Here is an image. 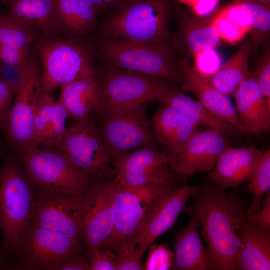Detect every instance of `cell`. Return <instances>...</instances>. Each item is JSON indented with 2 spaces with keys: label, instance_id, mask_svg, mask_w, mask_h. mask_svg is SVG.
I'll return each mask as SVG.
<instances>
[{
  "label": "cell",
  "instance_id": "1",
  "mask_svg": "<svg viewBox=\"0 0 270 270\" xmlns=\"http://www.w3.org/2000/svg\"><path fill=\"white\" fill-rule=\"evenodd\" d=\"M192 198L193 204L184 210L200 220L212 270H238L240 226L250 202L209 180L197 186Z\"/></svg>",
  "mask_w": 270,
  "mask_h": 270
},
{
  "label": "cell",
  "instance_id": "2",
  "mask_svg": "<svg viewBox=\"0 0 270 270\" xmlns=\"http://www.w3.org/2000/svg\"><path fill=\"white\" fill-rule=\"evenodd\" d=\"M176 0H126L104 16L95 36L172 48L170 22Z\"/></svg>",
  "mask_w": 270,
  "mask_h": 270
},
{
  "label": "cell",
  "instance_id": "3",
  "mask_svg": "<svg viewBox=\"0 0 270 270\" xmlns=\"http://www.w3.org/2000/svg\"><path fill=\"white\" fill-rule=\"evenodd\" d=\"M92 42L96 57L109 66L182 83L184 58L173 48L96 36Z\"/></svg>",
  "mask_w": 270,
  "mask_h": 270
},
{
  "label": "cell",
  "instance_id": "4",
  "mask_svg": "<svg viewBox=\"0 0 270 270\" xmlns=\"http://www.w3.org/2000/svg\"><path fill=\"white\" fill-rule=\"evenodd\" d=\"M34 44L42 64V92H52L74 80L97 72L94 50L87 38L38 36Z\"/></svg>",
  "mask_w": 270,
  "mask_h": 270
},
{
  "label": "cell",
  "instance_id": "5",
  "mask_svg": "<svg viewBox=\"0 0 270 270\" xmlns=\"http://www.w3.org/2000/svg\"><path fill=\"white\" fill-rule=\"evenodd\" d=\"M37 199L36 189L16 162L6 158L0 167V227L4 246L19 254Z\"/></svg>",
  "mask_w": 270,
  "mask_h": 270
},
{
  "label": "cell",
  "instance_id": "6",
  "mask_svg": "<svg viewBox=\"0 0 270 270\" xmlns=\"http://www.w3.org/2000/svg\"><path fill=\"white\" fill-rule=\"evenodd\" d=\"M40 198L58 193L86 192L94 181L64 154L51 148L14 150Z\"/></svg>",
  "mask_w": 270,
  "mask_h": 270
},
{
  "label": "cell",
  "instance_id": "7",
  "mask_svg": "<svg viewBox=\"0 0 270 270\" xmlns=\"http://www.w3.org/2000/svg\"><path fill=\"white\" fill-rule=\"evenodd\" d=\"M114 223L104 248L121 242L136 240L161 200L176 188L174 182L152 184L130 188L112 182Z\"/></svg>",
  "mask_w": 270,
  "mask_h": 270
},
{
  "label": "cell",
  "instance_id": "8",
  "mask_svg": "<svg viewBox=\"0 0 270 270\" xmlns=\"http://www.w3.org/2000/svg\"><path fill=\"white\" fill-rule=\"evenodd\" d=\"M42 69L34 46L28 57L22 79L4 126L2 130L13 150H30L39 148L35 136L34 116L42 92Z\"/></svg>",
  "mask_w": 270,
  "mask_h": 270
},
{
  "label": "cell",
  "instance_id": "9",
  "mask_svg": "<svg viewBox=\"0 0 270 270\" xmlns=\"http://www.w3.org/2000/svg\"><path fill=\"white\" fill-rule=\"evenodd\" d=\"M98 74L102 96L95 112L100 116L150 100L160 102L172 88L164 79L112 66Z\"/></svg>",
  "mask_w": 270,
  "mask_h": 270
},
{
  "label": "cell",
  "instance_id": "10",
  "mask_svg": "<svg viewBox=\"0 0 270 270\" xmlns=\"http://www.w3.org/2000/svg\"><path fill=\"white\" fill-rule=\"evenodd\" d=\"M76 121L66 128L54 148L64 154L95 182H102L115 174L110 166V158L92 114Z\"/></svg>",
  "mask_w": 270,
  "mask_h": 270
},
{
  "label": "cell",
  "instance_id": "11",
  "mask_svg": "<svg viewBox=\"0 0 270 270\" xmlns=\"http://www.w3.org/2000/svg\"><path fill=\"white\" fill-rule=\"evenodd\" d=\"M101 116L97 128L110 160L138 147L152 144L155 136L151 132L144 104L117 110Z\"/></svg>",
  "mask_w": 270,
  "mask_h": 270
},
{
  "label": "cell",
  "instance_id": "12",
  "mask_svg": "<svg viewBox=\"0 0 270 270\" xmlns=\"http://www.w3.org/2000/svg\"><path fill=\"white\" fill-rule=\"evenodd\" d=\"M82 248V244L70 237L30 224L20 244L18 268L62 270Z\"/></svg>",
  "mask_w": 270,
  "mask_h": 270
},
{
  "label": "cell",
  "instance_id": "13",
  "mask_svg": "<svg viewBox=\"0 0 270 270\" xmlns=\"http://www.w3.org/2000/svg\"><path fill=\"white\" fill-rule=\"evenodd\" d=\"M168 155L167 150L150 144L119 156L112 160L114 181L130 188L175 182L176 173L168 164Z\"/></svg>",
  "mask_w": 270,
  "mask_h": 270
},
{
  "label": "cell",
  "instance_id": "14",
  "mask_svg": "<svg viewBox=\"0 0 270 270\" xmlns=\"http://www.w3.org/2000/svg\"><path fill=\"white\" fill-rule=\"evenodd\" d=\"M86 193H58L37 198L30 224L84 244L83 214Z\"/></svg>",
  "mask_w": 270,
  "mask_h": 270
},
{
  "label": "cell",
  "instance_id": "15",
  "mask_svg": "<svg viewBox=\"0 0 270 270\" xmlns=\"http://www.w3.org/2000/svg\"><path fill=\"white\" fill-rule=\"evenodd\" d=\"M114 223L112 182H94L86 193L83 214L84 244L90 258L104 248Z\"/></svg>",
  "mask_w": 270,
  "mask_h": 270
},
{
  "label": "cell",
  "instance_id": "16",
  "mask_svg": "<svg viewBox=\"0 0 270 270\" xmlns=\"http://www.w3.org/2000/svg\"><path fill=\"white\" fill-rule=\"evenodd\" d=\"M228 144L220 131L208 128L198 130L176 152L168 154V162L177 174L184 178L214 169Z\"/></svg>",
  "mask_w": 270,
  "mask_h": 270
},
{
  "label": "cell",
  "instance_id": "17",
  "mask_svg": "<svg viewBox=\"0 0 270 270\" xmlns=\"http://www.w3.org/2000/svg\"><path fill=\"white\" fill-rule=\"evenodd\" d=\"M174 18L176 29L172 34V46L182 58L188 60L200 51L220 45L221 39L212 25L211 14L196 16L177 2Z\"/></svg>",
  "mask_w": 270,
  "mask_h": 270
},
{
  "label": "cell",
  "instance_id": "18",
  "mask_svg": "<svg viewBox=\"0 0 270 270\" xmlns=\"http://www.w3.org/2000/svg\"><path fill=\"white\" fill-rule=\"evenodd\" d=\"M263 154L254 146H228L218 158L208 180L226 190L236 188L245 182H250Z\"/></svg>",
  "mask_w": 270,
  "mask_h": 270
},
{
  "label": "cell",
  "instance_id": "19",
  "mask_svg": "<svg viewBox=\"0 0 270 270\" xmlns=\"http://www.w3.org/2000/svg\"><path fill=\"white\" fill-rule=\"evenodd\" d=\"M196 188L190 186L176 187L161 200L136 240L142 254L156 239L172 228Z\"/></svg>",
  "mask_w": 270,
  "mask_h": 270
},
{
  "label": "cell",
  "instance_id": "20",
  "mask_svg": "<svg viewBox=\"0 0 270 270\" xmlns=\"http://www.w3.org/2000/svg\"><path fill=\"white\" fill-rule=\"evenodd\" d=\"M243 134L268 133L270 130V103L253 76H247L233 96Z\"/></svg>",
  "mask_w": 270,
  "mask_h": 270
},
{
  "label": "cell",
  "instance_id": "21",
  "mask_svg": "<svg viewBox=\"0 0 270 270\" xmlns=\"http://www.w3.org/2000/svg\"><path fill=\"white\" fill-rule=\"evenodd\" d=\"M180 85L182 90L192 93L209 110L240 131L238 114L230 97L214 88L186 58H184L182 62V82Z\"/></svg>",
  "mask_w": 270,
  "mask_h": 270
},
{
  "label": "cell",
  "instance_id": "22",
  "mask_svg": "<svg viewBox=\"0 0 270 270\" xmlns=\"http://www.w3.org/2000/svg\"><path fill=\"white\" fill-rule=\"evenodd\" d=\"M38 34L0 10V62L22 68Z\"/></svg>",
  "mask_w": 270,
  "mask_h": 270
},
{
  "label": "cell",
  "instance_id": "23",
  "mask_svg": "<svg viewBox=\"0 0 270 270\" xmlns=\"http://www.w3.org/2000/svg\"><path fill=\"white\" fill-rule=\"evenodd\" d=\"M56 0H0V2L10 16L34 28L38 36L46 37L60 35L56 20Z\"/></svg>",
  "mask_w": 270,
  "mask_h": 270
},
{
  "label": "cell",
  "instance_id": "24",
  "mask_svg": "<svg viewBox=\"0 0 270 270\" xmlns=\"http://www.w3.org/2000/svg\"><path fill=\"white\" fill-rule=\"evenodd\" d=\"M238 270H270V229L244 216L240 228Z\"/></svg>",
  "mask_w": 270,
  "mask_h": 270
},
{
  "label": "cell",
  "instance_id": "25",
  "mask_svg": "<svg viewBox=\"0 0 270 270\" xmlns=\"http://www.w3.org/2000/svg\"><path fill=\"white\" fill-rule=\"evenodd\" d=\"M102 96V90L97 72L62 86L58 99L66 108L68 117L78 120L95 112Z\"/></svg>",
  "mask_w": 270,
  "mask_h": 270
},
{
  "label": "cell",
  "instance_id": "26",
  "mask_svg": "<svg viewBox=\"0 0 270 270\" xmlns=\"http://www.w3.org/2000/svg\"><path fill=\"white\" fill-rule=\"evenodd\" d=\"M190 220L184 228L176 234L174 240L173 266L175 270H212L206 248L198 232V218L189 214Z\"/></svg>",
  "mask_w": 270,
  "mask_h": 270
},
{
  "label": "cell",
  "instance_id": "27",
  "mask_svg": "<svg viewBox=\"0 0 270 270\" xmlns=\"http://www.w3.org/2000/svg\"><path fill=\"white\" fill-rule=\"evenodd\" d=\"M150 124L155 137L168 154L176 152L198 130V126L164 104L154 112Z\"/></svg>",
  "mask_w": 270,
  "mask_h": 270
},
{
  "label": "cell",
  "instance_id": "28",
  "mask_svg": "<svg viewBox=\"0 0 270 270\" xmlns=\"http://www.w3.org/2000/svg\"><path fill=\"white\" fill-rule=\"evenodd\" d=\"M56 16L60 35L79 39L93 30L98 14L86 0H57Z\"/></svg>",
  "mask_w": 270,
  "mask_h": 270
},
{
  "label": "cell",
  "instance_id": "29",
  "mask_svg": "<svg viewBox=\"0 0 270 270\" xmlns=\"http://www.w3.org/2000/svg\"><path fill=\"white\" fill-rule=\"evenodd\" d=\"M160 102L197 126H204L231 136L240 132L236 127L214 114L198 100L192 99L175 88H172Z\"/></svg>",
  "mask_w": 270,
  "mask_h": 270
},
{
  "label": "cell",
  "instance_id": "30",
  "mask_svg": "<svg viewBox=\"0 0 270 270\" xmlns=\"http://www.w3.org/2000/svg\"><path fill=\"white\" fill-rule=\"evenodd\" d=\"M250 38L241 44L236 52L218 70L206 78L214 88L230 97L248 76L249 59L252 54Z\"/></svg>",
  "mask_w": 270,
  "mask_h": 270
},
{
  "label": "cell",
  "instance_id": "31",
  "mask_svg": "<svg viewBox=\"0 0 270 270\" xmlns=\"http://www.w3.org/2000/svg\"><path fill=\"white\" fill-rule=\"evenodd\" d=\"M212 22L221 40L235 44L250 31V18L241 7L230 4L218 7L211 14Z\"/></svg>",
  "mask_w": 270,
  "mask_h": 270
},
{
  "label": "cell",
  "instance_id": "32",
  "mask_svg": "<svg viewBox=\"0 0 270 270\" xmlns=\"http://www.w3.org/2000/svg\"><path fill=\"white\" fill-rule=\"evenodd\" d=\"M232 3L244 10L250 18L252 54L256 56L260 45L270 34V8L256 0H231Z\"/></svg>",
  "mask_w": 270,
  "mask_h": 270
},
{
  "label": "cell",
  "instance_id": "33",
  "mask_svg": "<svg viewBox=\"0 0 270 270\" xmlns=\"http://www.w3.org/2000/svg\"><path fill=\"white\" fill-rule=\"evenodd\" d=\"M248 194H253L252 202L244 212V216L250 218L260 210L262 198L270 190V150L264 152L254 175L246 186Z\"/></svg>",
  "mask_w": 270,
  "mask_h": 270
},
{
  "label": "cell",
  "instance_id": "34",
  "mask_svg": "<svg viewBox=\"0 0 270 270\" xmlns=\"http://www.w3.org/2000/svg\"><path fill=\"white\" fill-rule=\"evenodd\" d=\"M56 100L52 92H41L34 116V129L36 143L44 146L48 137L52 118Z\"/></svg>",
  "mask_w": 270,
  "mask_h": 270
},
{
  "label": "cell",
  "instance_id": "35",
  "mask_svg": "<svg viewBox=\"0 0 270 270\" xmlns=\"http://www.w3.org/2000/svg\"><path fill=\"white\" fill-rule=\"evenodd\" d=\"M112 250L115 252L116 270H144L142 254L135 240L121 242Z\"/></svg>",
  "mask_w": 270,
  "mask_h": 270
},
{
  "label": "cell",
  "instance_id": "36",
  "mask_svg": "<svg viewBox=\"0 0 270 270\" xmlns=\"http://www.w3.org/2000/svg\"><path fill=\"white\" fill-rule=\"evenodd\" d=\"M144 270H169L173 266V252L166 243L151 244Z\"/></svg>",
  "mask_w": 270,
  "mask_h": 270
},
{
  "label": "cell",
  "instance_id": "37",
  "mask_svg": "<svg viewBox=\"0 0 270 270\" xmlns=\"http://www.w3.org/2000/svg\"><path fill=\"white\" fill-rule=\"evenodd\" d=\"M68 117L66 108L58 99L54 105L50 130L43 146L54 148L58 144L67 128L66 121Z\"/></svg>",
  "mask_w": 270,
  "mask_h": 270
},
{
  "label": "cell",
  "instance_id": "38",
  "mask_svg": "<svg viewBox=\"0 0 270 270\" xmlns=\"http://www.w3.org/2000/svg\"><path fill=\"white\" fill-rule=\"evenodd\" d=\"M256 80L267 101L270 103V48L268 44L258 58L251 74Z\"/></svg>",
  "mask_w": 270,
  "mask_h": 270
},
{
  "label": "cell",
  "instance_id": "39",
  "mask_svg": "<svg viewBox=\"0 0 270 270\" xmlns=\"http://www.w3.org/2000/svg\"><path fill=\"white\" fill-rule=\"evenodd\" d=\"M194 68L202 76L208 78L214 74L221 64V58L215 48L200 51L193 56Z\"/></svg>",
  "mask_w": 270,
  "mask_h": 270
},
{
  "label": "cell",
  "instance_id": "40",
  "mask_svg": "<svg viewBox=\"0 0 270 270\" xmlns=\"http://www.w3.org/2000/svg\"><path fill=\"white\" fill-rule=\"evenodd\" d=\"M15 93V88L0 76V130H1L4 126L12 107Z\"/></svg>",
  "mask_w": 270,
  "mask_h": 270
},
{
  "label": "cell",
  "instance_id": "41",
  "mask_svg": "<svg viewBox=\"0 0 270 270\" xmlns=\"http://www.w3.org/2000/svg\"><path fill=\"white\" fill-rule=\"evenodd\" d=\"M115 254L110 248H104L94 253L90 258V270H116Z\"/></svg>",
  "mask_w": 270,
  "mask_h": 270
},
{
  "label": "cell",
  "instance_id": "42",
  "mask_svg": "<svg viewBox=\"0 0 270 270\" xmlns=\"http://www.w3.org/2000/svg\"><path fill=\"white\" fill-rule=\"evenodd\" d=\"M23 70L24 68H20L0 62V76L12 86L16 91L22 79Z\"/></svg>",
  "mask_w": 270,
  "mask_h": 270
},
{
  "label": "cell",
  "instance_id": "43",
  "mask_svg": "<svg viewBox=\"0 0 270 270\" xmlns=\"http://www.w3.org/2000/svg\"><path fill=\"white\" fill-rule=\"evenodd\" d=\"M246 217V216H245ZM260 226L270 229V192L265 196L262 209L253 216L248 218Z\"/></svg>",
  "mask_w": 270,
  "mask_h": 270
},
{
  "label": "cell",
  "instance_id": "44",
  "mask_svg": "<svg viewBox=\"0 0 270 270\" xmlns=\"http://www.w3.org/2000/svg\"><path fill=\"white\" fill-rule=\"evenodd\" d=\"M98 15L106 16L116 10L126 0H86Z\"/></svg>",
  "mask_w": 270,
  "mask_h": 270
},
{
  "label": "cell",
  "instance_id": "45",
  "mask_svg": "<svg viewBox=\"0 0 270 270\" xmlns=\"http://www.w3.org/2000/svg\"><path fill=\"white\" fill-rule=\"evenodd\" d=\"M90 270V257L86 252H80L73 256L62 268V270Z\"/></svg>",
  "mask_w": 270,
  "mask_h": 270
},
{
  "label": "cell",
  "instance_id": "46",
  "mask_svg": "<svg viewBox=\"0 0 270 270\" xmlns=\"http://www.w3.org/2000/svg\"><path fill=\"white\" fill-rule=\"evenodd\" d=\"M204 0H176V2L188 7L190 11L194 10Z\"/></svg>",
  "mask_w": 270,
  "mask_h": 270
},
{
  "label": "cell",
  "instance_id": "47",
  "mask_svg": "<svg viewBox=\"0 0 270 270\" xmlns=\"http://www.w3.org/2000/svg\"><path fill=\"white\" fill-rule=\"evenodd\" d=\"M256 0L262 2V4H263L266 6L270 8V0Z\"/></svg>",
  "mask_w": 270,
  "mask_h": 270
},
{
  "label": "cell",
  "instance_id": "48",
  "mask_svg": "<svg viewBox=\"0 0 270 270\" xmlns=\"http://www.w3.org/2000/svg\"></svg>",
  "mask_w": 270,
  "mask_h": 270
}]
</instances>
